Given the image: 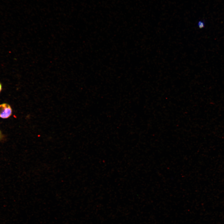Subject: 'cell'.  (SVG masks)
Here are the masks:
<instances>
[{
	"label": "cell",
	"instance_id": "277c9868",
	"mask_svg": "<svg viewBox=\"0 0 224 224\" xmlns=\"http://www.w3.org/2000/svg\"><path fill=\"white\" fill-rule=\"evenodd\" d=\"M2 85L1 82H0V93L1 92L2 90Z\"/></svg>",
	"mask_w": 224,
	"mask_h": 224
},
{
	"label": "cell",
	"instance_id": "7a4b0ae2",
	"mask_svg": "<svg viewBox=\"0 0 224 224\" xmlns=\"http://www.w3.org/2000/svg\"><path fill=\"white\" fill-rule=\"evenodd\" d=\"M204 23L202 21H198V27L200 28H202L204 27Z\"/></svg>",
	"mask_w": 224,
	"mask_h": 224
},
{
	"label": "cell",
	"instance_id": "6da1fadb",
	"mask_svg": "<svg viewBox=\"0 0 224 224\" xmlns=\"http://www.w3.org/2000/svg\"><path fill=\"white\" fill-rule=\"evenodd\" d=\"M12 110L11 106L8 104L3 103L0 105V117L7 118L12 114Z\"/></svg>",
	"mask_w": 224,
	"mask_h": 224
},
{
	"label": "cell",
	"instance_id": "3957f363",
	"mask_svg": "<svg viewBox=\"0 0 224 224\" xmlns=\"http://www.w3.org/2000/svg\"><path fill=\"white\" fill-rule=\"evenodd\" d=\"M2 134L1 131L0 130V140L2 139Z\"/></svg>",
	"mask_w": 224,
	"mask_h": 224
}]
</instances>
